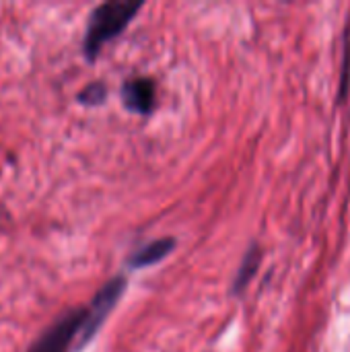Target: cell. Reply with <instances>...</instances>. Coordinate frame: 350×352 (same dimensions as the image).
I'll use <instances>...</instances> for the list:
<instances>
[{
    "mask_svg": "<svg viewBox=\"0 0 350 352\" xmlns=\"http://www.w3.org/2000/svg\"><path fill=\"white\" fill-rule=\"evenodd\" d=\"M140 2H103L99 4L91 16H89V25H87V33H85V54L89 60H93L99 50L113 39L116 35H120L128 23L134 19V14L140 10Z\"/></svg>",
    "mask_w": 350,
    "mask_h": 352,
    "instance_id": "obj_1",
    "label": "cell"
},
{
    "mask_svg": "<svg viewBox=\"0 0 350 352\" xmlns=\"http://www.w3.org/2000/svg\"><path fill=\"white\" fill-rule=\"evenodd\" d=\"M87 309H72L58 318L27 352H68L78 334H83Z\"/></svg>",
    "mask_w": 350,
    "mask_h": 352,
    "instance_id": "obj_2",
    "label": "cell"
},
{
    "mask_svg": "<svg viewBox=\"0 0 350 352\" xmlns=\"http://www.w3.org/2000/svg\"><path fill=\"white\" fill-rule=\"evenodd\" d=\"M126 289V283L124 278H113L109 280L93 299V303L87 307V320H85V328H83V334H80V346L87 344L93 334L99 330V326L105 322L107 314L113 309V305L120 301L122 293Z\"/></svg>",
    "mask_w": 350,
    "mask_h": 352,
    "instance_id": "obj_3",
    "label": "cell"
},
{
    "mask_svg": "<svg viewBox=\"0 0 350 352\" xmlns=\"http://www.w3.org/2000/svg\"><path fill=\"white\" fill-rule=\"evenodd\" d=\"M122 99L130 111L146 116L155 109L157 87L151 78H132L122 87Z\"/></svg>",
    "mask_w": 350,
    "mask_h": 352,
    "instance_id": "obj_4",
    "label": "cell"
},
{
    "mask_svg": "<svg viewBox=\"0 0 350 352\" xmlns=\"http://www.w3.org/2000/svg\"><path fill=\"white\" fill-rule=\"evenodd\" d=\"M175 248V241L171 237H165V239H157L153 243H146L144 248H140L130 260L128 264L132 268H144V266H151V264H157L161 262L167 254H171Z\"/></svg>",
    "mask_w": 350,
    "mask_h": 352,
    "instance_id": "obj_5",
    "label": "cell"
},
{
    "mask_svg": "<svg viewBox=\"0 0 350 352\" xmlns=\"http://www.w3.org/2000/svg\"><path fill=\"white\" fill-rule=\"evenodd\" d=\"M260 260H262L260 248H258V245L250 248L248 254H245V258H243V262H241V266H239L237 278H235V293H241L243 287L254 278V274H256V270H258V266H260Z\"/></svg>",
    "mask_w": 350,
    "mask_h": 352,
    "instance_id": "obj_6",
    "label": "cell"
},
{
    "mask_svg": "<svg viewBox=\"0 0 350 352\" xmlns=\"http://www.w3.org/2000/svg\"><path fill=\"white\" fill-rule=\"evenodd\" d=\"M107 95V89L101 82H91L78 93V101L85 105H99Z\"/></svg>",
    "mask_w": 350,
    "mask_h": 352,
    "instance_id": "obj_7",
    "label": "cell"
}]
</instances>
